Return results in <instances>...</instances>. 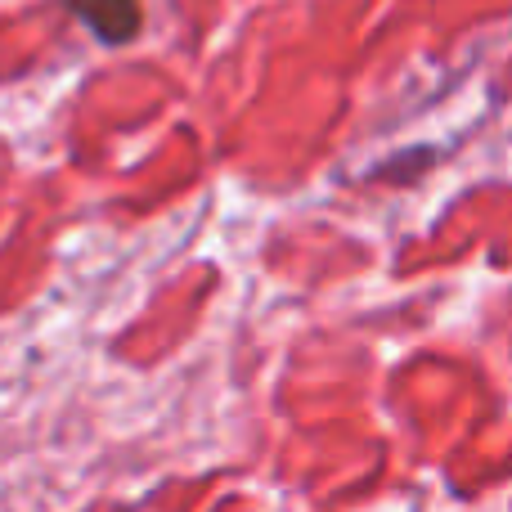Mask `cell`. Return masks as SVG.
<instances>
[{
  "label": "cell",
  "mask_w": 512,
  "mask_h": 512,
  "mask_svg": "<svg viewBox=\"0 0 512 512\" xmlns=\"http://www.w3.org/2000/svg\"><path fill=\"white\" fill-rule=\"evenodd\" d=\"M68 9L99 36L104 45H126L144 23L140 0H68Z\"/></svg>",
  "instance_id": "6da1fadb"
}]
</instances>
